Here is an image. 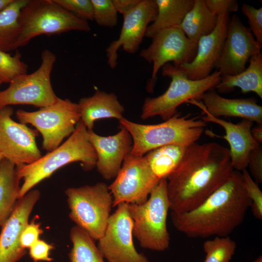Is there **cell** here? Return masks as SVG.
<instances>
[{"label": "cell", "instance_id": "39", "mask_svg": "<svg viewBox=\"0 0 262 262\" xmlns=\"http://www.w3.org/2000/svg\"><path fill=\"white\" fill-rule=\"evenodd\" d=\"M205 2L208 8L217 16L229 14L238 9V3L235 0H205Z\"/></svg>", "mask_w": 262, "mask_h": 262}, {"label": "cell", "instance_id": "9", "mask_svg": "<svg viewBox=\"0 0 262 262\" xmlns=\"http://www.w3.org/2000/svg\"><path fill=\"white\" fill-rule=\"evenodd\" d=\"M16 116L20 123L31 124L42 134V147L49 152L69 137L81 120L78 103L60 98L54 104L36 111L19 109L16 112Z\"/></svg>", "mask_w": 262, "mask_h": 262}, {"label": "cell", "instance_id": "43", "mask_svg": "<svg viewBox=\"0 0 262 262\" xmlns=\"http://www.w3.org/2000/svg\"><path fill=\"white\" fill-rule=\"evenodd\" d=\"M252 262H262V256H259L256 259H255Z\"/></svg>", "mask_w": 262, "mask_h": 262}, {"label": "cell", "instance_id": "31", "mask_svg": "<svg viewBox=\"0 0 262 262\" xmlns=\"http://www.w3.org/2000/svg\"><path fill=\"white\" fill-rule=\"evenodd\" d=\"M28 66L21 60V55L17 50L12 56L0 50V81L10 83L16 77L27 74Z\"/></svg>", "mask_w": 262, "mask_h": 262}, {"label": "cell", "instance_id": "3", "mask_svg": "<svg viewBox=\"0 0 262 262\" xmlns=\"http://www.w3.org/2000/svg\"><path fill=\"white\" fill-rule=\"evenodd\" d=\"M97 161L95 148L89 139L88 131L80 120L73 132L57 148L32 164L16 166L19 179L23 181L19 198L68 164L80 162L84 170H90L96 167Z\"/></svg>", "mask_w": 262, "mask_h": 262}, {"label": "cell", "instance_id": "45", "mask_svg": "<svg viewBox=\"0 0 262 262\" xmlns=\"http://www.w3.org/2000/svg\"><path fill=\"white\" fill-rule=\"evenodd\" d=\"M1 83H2L0 81V84H1Z\"/></svg>", "mask_w": 262, "mask_h": 262}, {"label": "cell", "instance_id": "35", "mask_svg": "<svg viewBox=\"0 0 262 262\" xmlns=\"http://www.w3.org/2000/svg\"><path fill=\"white\" fill-rule=\"evenodd\" d=\"M242 11L248 19L249 29L256 41L262 45V7L256 8L244 3L242 6Z\"/></svg>", "mask_w": 262, "mask_h": 262}, {"label": "cell", "instance_id": "7", "mask_svg": "<svg viewBox=\"0 0 262 262\" xmlns=\"http://www.w3.org/2000/svg\"><path fill=\"white\" fill-rule=\"evenodd\" d=\"M17 48L26 45L41 34H60L70 31L88 32L87 21L64 9L53 0H29L19 17Z\"/></svg>", "mask_w": 262, "mask_h": 262}, {"label": "cell", "instance_id": "36", "mask_svg": "<svg viewBox=\"0 0 262 262\" xmlns=\"http://www.w3.org/2000/svg\"><path fill=\"white\" fill-rule=\"evenodd\" d=\"M54 248L52 245L38 239L29 248V255L34 262H50L53 259L50 257V252Z\"/></svg>", "mask_w": 262, "mask_h": 262}, {"label": "cell", "instance_id": "6", "mask_svg": "<svg viewBox=\"0 0 262 262\" xmlns=\"http://www.w3.org/2000/svg\"><path fill=\"white\" fill-rule=\"evenodd\" d=\"M162 74L171 81L167 89L155 98H147L143 103L141 114L143 120L159 116L166 120L178 113L181 104L191 100L200 101L203 95L213 88L219 82L221 74L218 71L199 80H192L177 67L169 63L162 68Z\"/></svg>", "mask_w": 262, "mask_h": 262}, {"label": "cell", "instance_id": "13", "mask_svg": "<svg viewBox=\"0 0 262 262\" xmlns=\"http://www.w3.org/2000/svg\"><path fill=\"white\" fill-rule=\"evenodd\" d=\"M111 214L97 246L107 262H149L143 253L136 250L133 242V222L128 204H118Z\"/></svg>", "mask_w": 262, "mask_h": 262}, {"label": "cell", "instance_id": "25", "mask_svg": "<svg viewBox=\"0 0 262 262\" xmlns=\"http://www.w3.org/2000/svg\"><path fill=\"white\" fill-rule=\"evenodd\" d=\"M157 13L148 26L145 36L152 38L160 31L179 26L192 7L194 0H155Z\"/></svg>", "mask_w": 262, "mask_h": 262}, {"label": "cell", "instance_id": "2", "mask_svg": "<svg viewBox=\"0 0 262 262\" xmlns=\"http://www.w3.org/2000/svg\"><path fill=\"white\" fill-rule=\"evenodd\" d=\"M251 201L241 172L233 171L227 181L192 210L171 213L175 229L189 238L229 236L244 221Z\"/></svg>", "mask_w": 262, "mask_h": 262}, {"label": "cell", "instance_id": "33", "mask_svg": "<svg viewBox=\"0 0 262 262\" xmlns=\"http://www.w3.org/2000/svg\"><path fill=\"white\" fill-rule=\"evenodd\" d=\"M243 185L246 193L250 199L251 210L254 216L257 219H262V192L257 183L246 169L241 172Z\"/></svg>", "mask_w": 262, "mask_h": 262}, {"label": "cell", "instance_id": "12", "mask_svg": "<svg viewBox=\"0 0 262 262\" xmlns=\"http://www.w3.org/2000/svg\"><path fill=\"white\" fill-rule=\"evenodd\" d=\"M115 179L108 186L113 207L122 203H144L160 180L151 171L144 156H136L130 153Z\"/></svg>", "mask_w": 262, "mask_h": 262}, {"label": "cell", "instance_id": "32", "mask_svg": "<svg viewBox=\"0 0 262 262\" xmlns=\"http://www.w3.org/2000/svg\"><path fill=\"white\" fill-rule=\"evenodd\" d=\"M93 20L100 26L112 28L117 23V12L113 0H91Z\"/></svg>", "mask_w": 262, "mask_h": 262}, {"label": "cell", "instance_id": "10", "mask_svg": "<svg viewBox=\"0 0 262 262\" xmlns=\"http://www.w3.org/2000/svg\"><path fill=\"white\" fill-rule=\"evenodd\" d=\"M41 64L30 74L14 78L5 90L0 91V109L11 105L28 104L43 108L55 103L58 97L50 82L56 56L46 49L41 53Z\"/></svg>", "mask_w": 262, "mask_h": 262}, {"label": "cell", "instance_id": "18", "mask_svg": "<svg viewBox=\"0 0 262 262\" xmlns=\"http://www.w3.org/2000/svg\"><path fill=\"white\" fill-rule=\"evenodd\" d=\"M229 20V14L218 15L214 30L198 40L194 59L189 63H185L177 67L188 79L199 80L211 74L221 56Z\"/></svg>", "mask_w": 262, "mask_h": 262}, {"label": "cell", "instance_id": "24", "mask_svg": "<svg viewBox=\"0 0 262 262\" xmlns=\"http://www.w3.org/2000/svg\"><path fill=\"white\" fill-rule=\"evenodd\" d=\"M217 18L218 16L208 8L205 0H194L179 27L189 39L198 42L201 37L214 30Z\"/></svg>", "mask_w": 262, "mask_h": 262}, {"label": "cell", "instance_id": "38", "mask_svg": "<svg viewBox=\"0 0 262 262\" xmlns=\"http://www.w3.org/2000/svg\"><path fill=\"white\" fill-rule=\"evenodd\" d=\"M43 233L39 223L32 221L25 227L20 236V242L21 246L29 248L38 239Z\"/></svg>", "mask_w": 262, "mask_h": 262}, {"label": "cell", "instance_id": "34", "mask_svg": "<svg viewBox=\"0 0 262 262\" xmlns=\"http://www.w3.org/2000/svg\"><path fill=\"white\" fill-rule=\"evenodd\" d=\"M64 9L82 19L93 20L91 0H53Z\"/></svg>", "mask_w": 262, "mask_h": 262}, {"label": "cell", "instance_id": "29", "mask_svg": "<svg viewBox=\"0 0 262 262\" xmlns=\"http://www.w3.org/2000/svg\"><path fill=\"white\" fill-rule=\"evenodd\" d=\"M69 236L72 244L71 262H105L95 240L83 229L76 225L71 229Z\"/></svg>", "mask_w": 262, "mask_h": 262}, {"label": "cell", "instance_id": "20", "mask_svg": "<svg viewBox=\"0 0 262 262\" xmlns=\"http://www.w3.org/2000/svg\"><path fill=\"white\" fill-rule=\"evenodd\" d=\"M188 102L196 105L201 110L205 115L201 117L203 120L207 123H216L224 129L225 135L222 138L229 144L231 163L234 170L242 172L246 169L250 152L260 145L251 134L253 122L242 119L238 123H233L209 114L200 101L191 100Z\"/></svg>", "mask_w": 262, "mask_h": 262}, {"label": "cell", "instance_id": "1", "mask_svg": "<svg viewBox=\"0 0 262 262\" xmlns=\"http://www.w3.org/2000/svg\"><path fill=\"white\" fill-rule=\"evenodd\" d=\"M234 169L229 150L216 142L186 147L176 168L166 178L171 213L197 207L229 179Z\"/></svg>", "mask_w": 262, "mask_h": 262}, {"label": "cell", "instance_id": "5", "mask_svg": "<svg viewBox=\"0 0 262 262\" xmlns=\"http://www.w3.org/2000/svg\"><path fill=\"white\" fill-rule=\"evenodd\" d=\"M169 210L166 179L160 180L144 203L128 204L133 222V236L141 247L156 251L169 248L170 238L167 218Z\"/></svg>", "mask_w": 262, "mask_h": 262}, {"label": "cell", "instance_id": "28", "mask_svg": "<svg viewBox=\"0 0 262 262\" xmlns=\"http://www.w3.org/2000/svg\"><path fill=\"white\" fill-rule=\"evenodd\" d=\"M186 147L169 145L153 149L144 155L154 174L160 180L166 179L176 168Z\"/></svg>", "mask_w": 262, "mask_h": 262}, {"label": "cell", "instance_id": "26", "mask_svg": "<svg viewBox=\"0 0 262 262\" xmlns=\"http://www.w3.org/2000/svg\"><path fill=\"white\" fill-rule=\"evenodd\" d=\"M16 166L3 158L0 163V226L8 218L19 199L20 186Z\"/></svg>", "mask_w": 262, "mask_h": 262}, {"label": "cell", "instance_id": "19", "mask_svg": "<svg viewBox=\"0 0 262 262\" xmlns=\"http://www.w3.org/2000/svg\"><path fill=\"white\" fill-rule=\"evenodd\" d=\"M88 136L97 154L96 167L98 172L106 180L115 178L131 149L132 140L130 133L121 127L113 135L102 136L92 130L88 131Z\"/></svg>", "mask_w": 262, "mask_h": 262}, {"label": "cell", "instance_id": "8", "mask_svg": "<svg viewBox=\"0 0 262 262\" xmlns=\"http://www.w3.org/2000/svg\"><path fill=\"white\" fill-rule=\"evenodd\" d=\"M65 194L70 218L98 241L105 232L113 207L108 185L99 182L94 185L71 187L65 191Z\"/></svg>", "mask_w": 262, "mask_h": 262}, {"label": "cell", "instance_id": "11", "mask_svg": "<svg viewBox=\"0 0 262 262\" xmlns=\"http://www.w3.org/2000/svg\"><path fill=\"white\" fill-rule=\"evenodd\" d=\"M152 39L150 45L140 53L141 57L153 64L148 83L150 90L154 86L158 72L164 65L172 62L178 67L191 62L196 55L198 44L189 39L179 26L162 30Z\"/></svg>", "mask_w": 262, "mask_h": 262}, {"label": "cell", "instance_id": "4", "mask_svg": "<svg viewBox=\"0 0 262 262\" xmlns=\"http://www.w3.org/2000/svg\"><path fill=\"white\" fill-rule=\"evenodd\" d=\"M132 140L130 153L143 156L155 148L169 145L188 147L196 143L203 133L207 122L197 116L181 115L177 113L164 122L142 124L125 117L119 120Z\"/></svg>", "mask_w": 262, "mask_h": 262}, {"label": "cell", "instance_id": "40", "mask_svg": "<svg viewBox=\"0 0 262 262\" xmlns=\"http://www.w3.org/2000/svg\"><path fill=\"white\" fill-rule=\"evenodd\" d=\"M140 0H113L117 12L124 16L129 13L139 2Z\"/></svg>", "mask_w": 262, "mask_h": 262}, {"label": "cell", "instance_id": "37", "mask_svg": "<svg viewBox=\"0 0 262 262\" xmlns=\"http://www.w3.org/2000/svg\"><path fill=\"white\" fill-rule=\"evenodd\" d=\"M247 167L257 183L262 182V147L261 145L249 153Z\"/></svg>", "mask_w": 262, "mask_h": 262}, {"label": "cell", "instance_id": "30", "mask_svg": "<svg viewBox=\"0 0 262 262\" xmlns=\"http://www.w3.org/2000/svg\"><path fill=\"white\" fill-rule=\"evenodd\" d=\"M237 244L229 236H215L205 241L203 245L206 254L204 262H230Z\"/></svg>", "mask_w": 262, "mask_h": 262}, {"label": "cell", "instance_id": "42", "mask_svg": "<svg viewBox=\"0 0 262 262\" xmlns=\"http://www.w3.org/2000/svg\"><path fill=\"white\" fill-rule=\"evenodd\" d=\"M14 0H0V13L6 8Z\"/></svg>", "mask_w": 262, "mask_h": 262}, {"label": "cell", "instance_id": "15", "mask_svg": "<svg viewBox=\"0 0 262 262\" xmlns=\"http://www.w3.org/2000/svg\"><path fill=\"white\" fill-rule=\"evenodd\" d=\"M262 45L238 15L230 17L221 56L215 65L221 75H234L246 69L250 57L261 52Z\"/></svg>", "mask_w": 262, "mask_h": 262}, {"label": "cell", "instance_id": "14", "mask_svg": "<svg viewBox=\"0 0 262 262\" xmlns=\"http://www.w3.org/2000/svg\"><path fill=\"white\" fill-rule=\"evenodd\" d=\"M13 109H0V154L16 167L32 164L42 155L35 138L38 131L11 117Z\"/></svg>", "mask_w": 262, "mask_h": 262}, {"label": "cell", "instance_id": "21", "mask_svg": "<svg viewBox=\"0 0 262 262\" xmlns=\"http://www.w3.org/2000/svg\"><path fill=\"white\" fill-rule=\"evenodd\" d=\"M201 100L205 110L213 116L240 117L262 124V106L254 98H228L213 88L206 92Z\"/></svg>", "mask_w": 262, "mask_h": 262}, {"label": "cell", "instance_id": "44", "mask_svg": "<svg viewBox=\"0 0 262 262\" xmlns=\"http://www.w3.org/2000/svg\"><path fill=\"white\" fill-rule=\"evenodd\" d=\"M2 159H3L2 156L0 154V163Z\"/></svg>", "mask_w": 262, "mask_h": 262}, {"label": "cell", "instance_id": "22", "mask_svg": "<svg viewBox=\"0 0 262 262\" xmlns=\"http://www.w3.org/2000/svg\"><path fill=\"white\" fill-rule=\"evenodd\" d=\"M78 104L81 120L88 131L93 130L96 120L112 118L119 120L124 117L125 108L114 93L98 90L92 96L81 98Z\"/></svg>", "mask_w": 262, "mask_h": 262}, {"label": "cell", "instance_id": "23", "mask_svg": "<svg viewBox=\"0 0 262 262\" xmlns=\"http://www.w3.org/2000/svg\"><path fill=\"white\" fill-rule=\"evenodd\" d=\"M248 61V66L242 72L234 75H221L214 87L216 92L227 93L238 87L243 93L254 92L262 99V53L251 56Z\"/></svg>", "mask_w": 262, "mask_h": 262}, {"label": "cell", "instance_id": "41", "mask_svg": "<svg viewBox=\"0 0 262 262\" xmlns=\"http://www.w3.org/2000/svg\"><path fill=\"white\" fill-rule=\"evenodd\" d=\"M251 132L253 138L260 145L262 143V124H258L257 126L252 127Z\"/></svg>", "mask_w": 262, "mask_h": 262}, {"label": "cell", "instance_id": "27", "mask_svg": "<svg viewBox=\"0 0 262 262\" xmlns=\"http://www.w3.org/2000/svg\"><path fill=\"white\" fill-rule=\"evenodd\" d=\"M29 0H14L0 13V50L5 52L17 49L19 34V17Z\"/></svg>", "mask_w": 262, "mask_h": 262}, {"label": "cell", "instance_id": "17", "mask_svg": "<svg viewBox=\"0 0 262 262\" xmlns=\"http://www.w3.org/2000/svg\"><path fill=\"white\" fill-rule=\"evenodd\" d=\"M40 195L39 190L32 189L19 198L1 226L0 262H17L26 254V249L21 246L20 236Z\"/></svg>", "mask_w": 262, "mask_h": 262}, {"label": "cell", "instance_id": "16", "mask_svg": "<svg viewBox=\"0 0 262 262\" xmlns=\"http://www.w3.org/2000/svg\"><path fill=\"white\" fill-rule=\"evenodd\" d=\"M157 13L155 0H140L133 9L123 16L118 38L111 42L106 49L107 62L111 68L116 66L117 51L120 48L130 54L138 50L147 29L155 20Z\"/></svg>", "mask_w": 262, "mask_h": 262}]
</instances>
